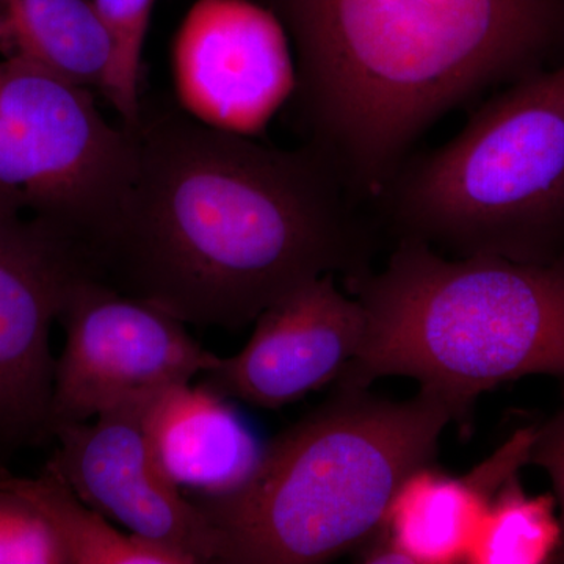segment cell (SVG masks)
I'll list each match as a JSON object with an SVG mask.
<instances>
[{
	"instance_id": "1",
	"label": "cell",
	"mask_w": 564,
	"mask_h": 564,
	"mask_svg": "<svg viewBox=\"0 0 564 564\" xmlns=\"http://www.w3.org/2000/svg\"><path fill=\"white\" fill-rule=\"evenodd\" d=\"M129 129L135 170L88 256L95 280L185 325L237 332L307 282L372 269L380 217L314 148L278 150L143 104Z\"/></svg>"
},
{
	"instance_id": "2",
	"label": "cell",
	"mask_w": 564,
	"mask_h": 564,
	"mask_svg": "<svg viewBox=\"0 0 564 564\" xmlns=\"http://www.w3.org/2000/svg\"><path fill=\"white\" fill-rule=\"evenodd\" d=\"M564 0H272L295 50L293 107L314 148L372 204L456 107L540 69Z\"/></svg>"
},
{
	"instance_id": "3",
	"label": "cell",
	"mask_w": 564,
	"mask_h": 564,
	"mask_svg": "<svg viewBox=\"0 0 564 564\" xmlns=\"http://www.w3.org/2000/svg\"><path fill=\"white\" fill-rule=\"evenodd\" d=\"M344 282L362 304L366 332L334 381L339 388L415 378L464 430L475 400L496 386L564 377V258L448 261L429 245L399 240L383 270Z\"/></svg>"
},
{
	"instance_id": "4",
	"label": "cell",
	"mask_w": 564,
	"mask_h": 564,
	"mask_svg": "<svg viewBox=\"0 0 564 564\" xmlns=\"http://www.w3.org/2000/svg\"><path fill=\"white\" fill-rule=\"evenodd\" d=\"M452 413L432 393L389 402L339 388L263 447L247 484L196 497L226 564H318L361 547L415 470L432 466Z\"/></svg>"
},
{
	"instance_id": "5",
	"label": "cell",
	"mask_w": 564,
	"mask_h": 564,
	"mask_svg": "<svg viewBox=\"0 0 564 564\" xmlns=\"http://www.w3.org/2000/svg\"><path fill=\"white\" fill-rule=\"evenodd\" d=\"M375 209L392 242L456 258H564V63L516 80L444 147L410 155Z\"/></svg>"
},
{
	"instance_id": "6",
	"label": "cell",
	"mask_w": 564,
	"mask_h": 564,
	"mask_svg": "<svg viewBox=\"0 0 564 564\" xmlns=\"http://www.w3.org/2000/svg\"><path fill=\"white\" fill-rule=\"evenodd\" d=\"M132 129L90 88L0 58V209L35 218L85 259L117 220L135 170Z\"/></svg>"
},
{
	"instance_id": "7",
	"label": "cell",
	"mask_w": 564,
	"mask_h": 564,
	"mask_svg": "<svg viewBox=\"0 0 564 564\" xmlns=\"http://www.w3.org/2000/svg\"><path fill=\"white\" fill-rule=\"evenodd\" d=\"M57 322L66 340L55 359L51 433L57 423L90 421L128 400L191 384L221 358L180 318L91 276L70 288Z\"/></svg>"
},
{
	"instance_id": "8",
	"label": "cell",
	"mask_w": 564,
	"mask_h": 564,
	"mask_svg": "<svg viewBox=\"0 0 564 564\" xmlns=\"http://www.w3.org/2000/svg\"><path fill=\"white\" fill-rule=\"evenodd\" d=\"M152 399L128 400L90 421L57 423L51 434L58 447L47 466L129 533L176 552L188 564L215 563L209 519L155 456L147 423Z\"/></svg>"
},
{
	"instance_id": "9",
	"label": "cell",
	"mask_w": 564,
	"mask_h": 564,
	"mask_svg": "<svg viewBox=\"0 0 564 564\" xmlns=\"http://www.w3.org/2000/svg\"><path fill=\"white\" fill-rule=\"evenodd\" d=\"M91 276L84 252L35 218L0 209V448L51 437V329L68 292Z\"/></svg>"
},
{
	"instance_id": "10",
	"label": "cell",
	"mask_w": 564,
	"mask_h": 564,
	"mask_svg": "<svg viewBox=\"0 0 564 564\" xmlns=\"http://www.w3.org/2000/svg\"><path fill=\"white\" fill-rule=\"evenodd\" d=\"M174 69L188 113L242 135L265 128L295 88L288 32L252 0H198L177 35Z\"/></svg>"
},
{
	"instance_id": "11",
	"label": "cell",
	"mask_w": 564,
	"mask_h": 564,
	"mask_svg": "<svg viewBox=\"0 0 564 564\" xmlns=\"http://www.w3.org/2000/svg\"><path fill=\"white\" fill-rule=\"evenodd\" d=\"M364 332L362 304L339 292L336 274H325L267 307L243 350L220 358L203 384L226 399L280 410L334 383Z\"/></svg>"
},
{
	"instance_id": "12",
	"label": "cell",
	"mask_w": 564,
	"mask_h": 564,
	"mask_svg": "<svg viewBox=\"0 0 564 564\" xmlns=\"http://www.w3.org/2000/svg\"><path fill=\"white\" fill-rule=\"evenodd\" d=\"M536 430H519L466 477L415 470L400 486L386 513L383 529L414 564L466 563L481 519L497 491L524 464Z\"/></svg>"
},
{
	"instance_id": "13",
	"label": "cell",
	"mask_w": 564,
	"mask_h": 564,
	"mask_svg": "<svg viewBox=\"0 0 564 564\" xmlns=\"http://www.w3.org/2000/svg\"><path fill=\"white\" fill-rule=\"evenodd\" d=\"M147 423L163 473L196 497L239 489L265 447L228 399L203 383L159 392L148 408Z\"/></svg>"
},
{
	"instance_id": "14",
	"label": "cell",
	"mask_w": 564,
	"mask_h": 564,
	"mask_svg": "<svg viewBox=\"0 0 564 564\" xmlns=\"http://www.w3.org/2000/svg\"><path fill=\"white\" fill-rule=\"evenodd\" d=\"M113 43L93 0H0V58L106 87Z\"/></svg>"
},
{
	"instance_id": "15",
	"label": "cell",
	"mask_w": 564,
	"mask_h": 564,
	"mask_svg": "<svg viewBox=\"0 0 564 564\" xmlns=\"http://www.w3.org/2000/svg\"><path fill=\"white\" fill-rule=\"evenodd\" d=\"M0 486L21 494L50 519L68 551L69 564H188L176 552L115 529L47 464L35 478L0 467Z\"/></svg>"
},
{
	"instance_id": "16",
	"label": "cell",
	"mask_w": 564,
	"mask_h": 564,
	"mask_svg": "<svg viewBox=\"0 0 564 564\" xmlns=\"http://www.w3.org/2000/svg\"><path fill=\"white\" fill-rule=\"evenodd\" d=\"M562 529L551 497H530L511 477L494 496L467 552L470 564H540L555 558Z\"/></svg>"
},
{
	"instance_id": "17",
	"label": "cell",
	"mask_w": 564,
	"mask_h": 564,
	"mask_svg": "<svg viewBox=\"0 0 564 564\" xmlns=\"http://www.w3.org/2000/svg\"><path fill=\"white\" fill-rule=\"evenodd\" d=\"M155 2L158 0H93L115 52L102 93L126 128H133L140 118L141 55Z\"/></svg>"
},
{
	"instance_id": "18",
	"label": "cell",
	"mask_w": 564,
	"mask_h": 564,
	"mask_svg": "<svg viewBox=\"0 0 564 564\" xmlns=\"http://www.w3.org/2000/svg\"><path fill=\"white\" fill-rule=\"evenodd\" d=\"M0 564H69L50 519L21 494L0 486Z\"/></svg>"
},
{
	"instance_id": "19",
	"label": "cell",
	"mask_w": 564,
	"mask_h": 564,
	"mask_svg": "<svg viewBox=\"0 0 564 564\" xmlns=\"http://www.w3.org/2000/svg\"><path fill=\"white\" fill-rule=\"evenodd\" d=\"M530 463L543 467L554 481L556 497L563 508L564 518V413L556 415L543 429L536 430ZM564 555V544L555 558Z\"/></svg>"
},
{
	"instance_id": "20",
	"label": "cell",
	"mask_w": 564,
	"mask_h": 564,
	"mask_svg": "<svg viewBox=\"0 0 564 564\" xmlns=\"http://www.w3.org/2000/svg\"><path fill=\"white\" fill-rule=\"evenodd\" d=\"M558 562H564V555L558 556Z\"/></svg>"
}]
</instances>
